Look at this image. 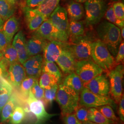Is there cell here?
I'll list each match as a JSON object with an SVG mask.
<instances>
[{"label":"cell","instance_id":"1","mask_svg":"<svg viewBox=\"0 0 124 124\" xmlns=\"http://www.w3.org/2000/svg\"><path fill=\"white\" fill-rule=\"evenodd\" d=\"M96 31L99 40L115 58L122 40L120 29L108 21H103L98 25Z\"/></svg>","mask_w":124,"mask_h":124},{"label":"cell","instance_id":"2","mask_svg":"<svg viewBox=\"0 0 124 124\" xmlns=\"http://www.w3.org/2000/svg\"><path fill=\"white\" fill-rule=\"evenodd\" d=\"M80 95L63 84L58 85L55 99L61 110L62 117L72 114L79 105Z\"/></svg>","mask_w":124,"mask_h":124},{"label":"cell","instance_id":"3","mask_svg":"<svg viewBox=\"0 0 124 124\" xmlns=\"http://www.w3.org/2000/svg\"><path fill=\"white\" fill-rule=\"evenodd\" d=\"M84 7L85 22L88 26L100 22L108 8L105 0H87L85 2Z\"/></svg>","mask_w":124,"mask_h":124},{"label":"cell","instance_id":"4","mask_svg":"<svg viewBox=\"0 0 124 124\" xmlns=\"http://www.w3.org/2000/svg\"><path fill=\"white\" fill-rule=\"evenodd\" d=\"M91 57L93 61L100 67L103 70H110L115 63L114 57L100 40L93 42L92 46Z\"/></svg>","mask_w":124,"mask_h":124},{"label":"cell","instance_id":"5","mask_svg":"<svg viewBox=\"0 0 124 124\" xmlns=\"http://www.w3.org/2000/svg\"><path fill=\"white\" fill-rule=\"evenodd\" d=\"M75 73L82 81L84 86L95 77L102 74L103 70L91 59L77 61L76 62Z\"/></svg>","mask_w":124,"mask_h":124},{"label":"cell","instance_id":"6","mask_svg":"<svg viewBox=\"0 0 124 124\" xmlns=\"http://www.w3.org/2000/svg\"><path fill=\"white\" fill-rule=\"evenodd\" d=\"M124 67L119 64L109 71L108 78L110 84V92L112 99L115 103H119L122 96V80Z\"/></svg>","mask_w":124,"mask_h":124},{"label":"cell","instance_id":"7","mask_svg":"<svg viewBox=\"0 0 124 124\" xmlns=\"http://www.w3.org/2000/svg\"><path fill=\"white\" fill-rule=\"evenodd\" d=\"M115 103L111 98L96 94L85 87L80 94L79 104L88 108H96L105 105L113 106Z\"/></svg>","mask_w":124,"mask_h":124},{"label":"cell","instance_id":"8","mask_svg":"<svg viewBox=\"0 0 124 124\" xmlns=\"http://www.w3.org/2000/svg\"><path fill=\"white\" fill-rule=\"evenodd\" d=\"M93 42L88 37L83 36L72 39V43L69 45L76 61L90 59L92 58Z\"/></svg>","mask_w":124,"mask_h":124},{"label":"cell","instance_id":"9","mask_svg":"<svg viewBox=\"0 0 124 124\" xmlns=\"http://www.w3.org/2000/svg\"><path fill=\"white\" fill-rule=\"evenodd\" d=\"M34 33L38 35L48 41L53 40L67 42L69 36L60 31L47 18L35 31Z\"/></svg>","mask_w":124,"mask_h":124},{"label":"cell","instance_id":"10","mask_svg":"<svg viewBox=\"0 0 124 124\" xmlns=\"http://www.w3.org/2000/svg\"><path fill=\"white\" fill-rule=\"evenodd\" d=\"M96 94L108 97L110 92V84L108 76L104 74L98 75L84 85Z\"/></svg>","mask_w":124,"mask_h":124},{"label":"cell","instance_id":"11","mask_svg":"<svg viewBox=\"0 0 124 124\" xmlns=\"http://www.w3.org/2000/svg\"><path fill=\"white\" fill-rule=\"evenodd\" d=\"M48 18L58 30L69 36V20L64 8L58 5Z\"/></svg>","mask_w":124,"mask_h":124},{"label":"cell","instance_id":"12","mask_svg":"<svg viewBox=\"0 0 124 124\" xmlns=\"http://www.w3.org/2000/svg\"><path fill=\"white\" fill-rule=\"evenodd\" d=\"M55 62L65 74L69 75L75 72L76 60L69 44L62 50Z\"/></svg>","mask_w":124,"mask_h":124},{"label":"cell","instance_id":"13","mask_svg":"<svg viewBox=\"0 0 124 124\" xmlns=\"http://www.w3.org/2000/svg\"><path fill=\"white\" fill-rule=\"evenodd\" d=\"M22 11L27 25L31 31H36L48 18L37 9H32L25 6H23Z\"/></svg>","mask_w":124,"mask_h":124},{"label":"cell","instance_id":"14","mask_svg":"<svg viewBox=\"0 0 124 124\" xmlns=\"http://www.w3.org/2000/svg\"><path fill=\"white\" fill-rule=\"evenodd\" d=\"M27 102L30 108V110L36 116L37 120L45 122L54 116L59 114H51L48 113L45 109L43 102L29 95Z\"/></svg>","mask_w":124,"mask_h":124},{"label":"cell","instance_id":"15","mask_svg":"<svg viewBox=\"0 0 124 124\" xmlns=\"http://www.w3.org/2000/svg\"><path fill=\"white\" fill-rule=\"evenodd\" d=\"M43 62V56L40 54L29 58L22 64L25 69L26 76L38 80L42 73Z\"/></svg>","mask_w":124,"mask_h":124},{"label":"cell","instance_id":"16","mask_svg":"<svg viewBox=\"0 0 124 124\" xmlns=\"http://www.w3.org/2000/svg\"><path fill=\"white\" fill-rule=\"evenodd\" d=\"M26 77L24 68L18 62L9 66L6 80L12 86L18 88Z\"/></svg>","mask_w":124,"mask_h":124},{"label":"cell","instance_id":"17","mask_svg":"<svg viewBox=\"0 0 124 124\" xmlns=\"http://www.w3.org/2000/svg\"><path fill=\"white\" fill-rule=\"evenodd\" d=\"M67 44V42L56 40L48 41L42 52L43 61L56 62Z\"/></svg>","mask_w":124,"mask_h":124},{"label":"cell","instance_id":"18","mask_svg":"<svg viewBox=\"0 0 124 124\" xmlns=\"http://www.w3.org/2000/svg\"><path fill=\"white\" fill-rule=\"evenodd\" d=\"M12 45L17 52L19 62L23 64L30 57L27 52L26 40L22 31H18L15 35Z\"/></svg>","mask_w":124,"mask_h":124},{"label":"cell","instance_id":"19","mask_svg":"<svg viewBox=\"0 0 124 124\" xmlns=\"http://www.w3.org/2000/svg\"><path fill=\"white\" fill-rule=\"evenodd\" d=\"M48 41L45 40L35 33L26 41L27 52L30 57L42 53Z\"/></svg>","mask_w":124,"mask_h":124},{"label":"cell","instance_id":"20","mask_svg":"<svg viewBox=\"0 0 124 124\" xmlns=\"http://www.w3.org/2000/svg\"><path fill=\"white\" fill-rule=\"evenodd\" d=\"M68 16L70 20H80L85 16V10L81 3L71 0L67 6Z\"/></svg>","mask_w":124,"mask_h":124},{"label":"cell","instance_id":"21","mask_svg":"<svg viewBox=\"0 0 124 124\" xmlns=\"http://www.w3.org/2000/svg\"><path fill=\"white\" fill-rule=\"evenodd\" d=\"M19 28V23L18 18L15 16H12L4 23L2 31L8 38L10 41H12L13 36L18 32Z\"/></svg>","mask_w":124,"mask_h":124},{"label":"cell","instance_id":"22","mask_svg":"<svg viewBox=\"0 0 124 124\" xmlns=\"http://www.w3.org/2000/svg\"><path fill=\"white\" fill-rule=\"evenodd\" d=\"M13 92L11 85L4 79L0 81V114L2 108L8 101Z\"/></svg>","mask_w":124,"mask_h":124},{"label":"cell","instance_id":"23","mask_svg":"<svg viewBox=\"0 0 124 124\" xmlns=\"http://www.w3.org/2000/svg\"><path fill=\"white\" fill-rule=\"evenodd\" d=\"M62 84L72 89L79 95L84 87L82 81L75 72L67 75Z\"/></svg>","mask_w":124,"mask_h":124},{"label":"cell","instance_id":"24","mask_svg":"<svg viewBox=\"0 0 124 124\" xmlns=\"http://www.w3.org/2000/svg\"><path fill=\"white\" fill-rule=\"evenodd\" d=\"M18 98L14 93L12 94L8 101L5 104L1 111V121L4 122L10 119L18 104Z\"/></svg>","mask_w":124,"mask_h":124},{"label":"cell","instance_id":"25","mask_svg":"<svg viewBox=\"0 0 124 124\" xmlns=\"http://www.w3.org/2000/svg\"><path fill=\"white\" fill-rule=\"evenodd\" d=\"M2 59L8 66L12 64L19 62L17 52L11 44L8 45L2 51Z\"/></svg>","mask_w":124,"mask_h":124},{"label":"cell","instance_id":"26","mask_svg":"<svg viewBox=\"0 0 124 124\" xmlns=\"http://www.w3.org/2000/svg\"><path fill=\"white\" fill-rule=\"evenodd\" d=\"M88 120L98 124H115L117 123L106 118L95 108H89Z\"/></svg>","mask_w":124,"mask_h":124},{"label":"cell","instance_id":"27","mask_svg":"<svg viewBox=\"0 0 124 124\" xmlns=\"http://www.w3.org/2000/svg\"><path fill=\"white\" fill-rule=\"evenodd\" d=\"M61 0H44L36 8L47 18L59 5Z\"/></svg>","mask_w":124,"mask_h":124},{"label":"cell","instance_id":"28","mask_svg":"<svg viewBox=\"0 0 124 124\" xmlns=\"http://www.w3.org/2000/svg\"><path fill=\"white\" fill-rule=\"evenodd\" d=\"M84 33V25L83 22L69 20V36H71L72 40L83 36Z\"/></svg>","mask_w":124,"mask_h":124},{"label":"cell","instance_id":"29","mask_svg":"<svg viewBox=\"0 0 124 124\" xmlns=\"http://www.w3.org/2000/svg\"><path fill=\"white\" fill-rule=\"evenodd\" d=\"M39 85L44 90L49 88L60 83L59 81L54 75L47 72H42L39 77Z\"/></svg>","mask_w":124,"mask_h":124},{"label":"cell","instance_id":"30","mask_svg":"<svg viewBox=\"0 0 124 124\" xmlns=\"http://www.w3.org/2000/svg\"><path fill=\"white\" fill-rule=\"evenodd\" d=\"M16 6L9 3L7 0H0V17L4 21L13 16Z\"/></svg>","mask_w":124,"mask_h":124},{"label":"cell","instance_id":"31","mask_svg":"<svg viewBox=\"0 0 124 124\" xmlns=\"http://www.w3.org/2000/svg\"><path fill=\"white\" fill-rule=\"evenodd\" d=\"M42 72H47L55 76L60 82L61 81L62 73L55 62L43 61L42 67Z\"/></svg>","mask_w":124,"mask_h":124},{"label":"cell","instance_id":"32","mask_svg":"<svg viewBox=\"0 0 124 124\" xmlns=\"http://www.w3.org/2000/svg\"><path fill=\"white\" fill-rule=\"evenodd\" d=\"M38 80L35 78L26 76L23 80L21 84L18 87L21 95L24 97H28L32 87Z\"/></svg>","mask_w":124,"mask_h":124},{"label":"cell","instance_id":"33","mask_svg":"<svg viewBox=\"0 0 124 124\" xmlns=\"http://www.w3.org/2000/svg\"><path fill=\"white\" fill-rule=\"evenodd\" d=\"M104 17H105L108 21L111 23L116 26L120 28L124 27V20H120L116 18L114 12L112 5L109 6L108 8Z\"/></svg>","mask_w":124,"mask_h":124},{"label":"cell","instance_id":"34","mask_svg":"<svg viewBox=\"0 0 124 124\" xmlns=\"http://www.w3.org/2000/svg\"><path fill=\"white\" fill-rule=\"evenodd\" d=\"M58 88V85H56L50 88L44 89V98L42 100L46 105H51L55 99Z\"/></svg>","mask_w":124,"mask_h":124},{"label":"cell","instance_id":"35","mask_svg":"<svg viewBox=\"0 0 124 124\" xmlns=\"http://www.w3.org/2000/svg\"><path fill=\"white\" fill-rule=\"evenodd\" d=\"M25 117V110L22 107L17 106L10 118V123L11 124H21L24 119Z\"/></svg>","mask_w":124,"mask_h":124},{"label":"cell","instance_id":"36","mask_svg":"<svg viewBox=\"0 0 124 124\" xmlns=\"http://www.w3.org/2000/svg\"><path fill=\"white\" fill-rule=\"evenodd\" d=\"M102 115L109 120L118 121V119L115 115L112 108L109 105H105L96 108Z\"/></svg>","mask_w":124,"mask_h":124},{"label":"cell","instance_id":"37","mask_svg":"<svg viewBox=\"0 0 124 124\" xmlns=\"http://www.w3.org/2000/svg\"><path fill=\"white\" fill-rule=\"evenodd\" d=\"M74 112L76 117L81 123L88 120L89 108L83 106L79 105L75 108Z\"/></svg>","mask_w":124,"mask_h":124},{"label":"cell","instance_id":"38","mask_svg":"<svg viewBox=\"0 0 124 124\" xmlns=\"http://www.w3.org/2000/svg\"><path fill=\"white\" fill-rule=\"evenodd\" d=\"M44 90L40 87L37 80L32 87L29 95H31L38 100H43L44 98Z\"/></svg>","mask_w":124,"mask_h":124},{"label":"cell","instance_id":"39","mask_svg":"<svg viewBox=\"0 0 124 124\" xmlns=\"http://www.w3.org/2000/svg\"><path fill=\"white\" fill-rule=\"evenodd\" d=\"M112 6L116 18L120 20H124V3L120 1L115 2Z\"/></svg>","mask_w":124,"mask_h":124},{"label":"cell","instance_id":"40","mask_svg":"<svg viewBox=\"0 0 124 124\" xmlns=\"http://www.w3.org/2000/svg\"><path fill=\"white\" fill-rule=\"evenodd\" d=\"M63 120L65 124H81L82 123L77 119L75 114H69L63 116Z\"/></svg>","mask_w":124,"mask_h":124},{"label":"cell","instance_id":"41","mask_svg":"<svg viewBox=\"0 0 124 124\" xmlns=\"http://www.w3.org/2000/svg\"><path fill=\"white\" fill-rule=\"evenodd\" d=\"M8 38L4 32L1 30L0 31V50L2 51L9 44H11Z\"/></svg>","mask_w":124,"mask_h":124},{"label":"cell","instance_id":"42","mask_svg":"<svg viewBox=\"0 0 124 124\" xmlns=\"http://www.w3.org/2000/svg\"><path fill=\"white\" fill-rule=\"evenodd\" d=\"M9 66L1 59L0 60V79H6Z\"/></svg>","mask_w":124,"mask_h":124},{"label":"cell","instance_id":"43","mask_svg":"<svg viewBox=\"0 0 124 124\" xmlns=\"http://www.w3.org/2000/svg\"><path fill=\"white\" fill-rule=\"evenodd\" d=\"M124 43L122 41L119 48L118 52L115 56V62L116 63H120L124 60Z\"/></svg>","mask_w":124,"mask_h":124},{"label":"cell","instance_id":"44","mask_svg":"<svg viewBox=\"0 0 124 124\" xmlns=\"http://www.w3.org/2000/svg\"><path fill=\"white\" fill-rule=\"evenodd\" d=\"M44 0H26L24 6L32 9H36Z\"/></svg>","mask_w":124,"mask_h":124},{"label":"cell","instance_id":"45","mask_svg":"<svg viewBox=\"0 0 124 124\" xmlns=\"http://www.w3.org/2000/svg\"><path fill=\"white\" fill-rule=\"evenodd\" d=\"M119 115L120 119L122 122L124 121V96L122 94L119 102Z\"/></svg>","mask_w":124,"mask_h":124},{"label":"cell","instance_id":"46","mask_svg":"<svg viewBox=\"0 0 124 124\" xmlns=\"http://www.w3.org/2000/svg\"><path fill=\"white\" fill-rule=\"evenodd\" d=\"M7 0L11 4L14 6H16V5L18 3L20 0Z\"/></svg>","mask_w":124,"mask_h":124},{"label":"cell","instance_id":"47","mask_svg":"<svg viewBox=\"0 0 124 124\" xmlns=\"http://www.w3.org/2000/svg\"><path fill=\"white\" fill-rule=\"evenodd\" d=\"M4 21L2 20V19L0 17V31L2 30V27L4 24Z\"/></svg>","mask_w":124,"mask_h":124},{"label":"cell","instance_id":"48","mask_svg":"<svg viewBox=\"0 0 124 124\" xmlns=\"http://www.w3.org/2000/svg\"><path fill=\"white\" fill-rule=\"evenodd\" d=\"M121 29H120V34H121V37L122 38V39H124V27H122L121 28Z\"/></svg>","mask_w":124,"mask_h":124},{"label":"cell","instance_id":"49","mask_svg":"<svg viewBox=\"0 0 124 124\" xmlns=\"http://www.w3.org/2000/svg\"><path fill=\"white\" fill-rule=\"evenodd\" d=\"M97 124V123H94V122H92V121H89V120H88V121H85V122H82V124Z\"/></svg>","mask_w":124,"mask_h":124},{"label":"cell","instance_id":"50","mask_svg":"<svg viewBox=\"0 0 124 124\" xmlns=\"http://www.w3.org/2000/svg\"><path fill=\"white\" fill-rule=\"evenodd\" d=\"M75 1L77 2H79V3H84L86 1H87V0H74Z\"/></svg>","mask_w":124,"mask_h":124},{"label":"cell","instance_id":"51","mask_svg":"<svg viewBox=\"0 0 124 124\" xmlns=\"http://www.w3.org/2000/svg\"><path fill=\"white\" fill-rule=\"evenodd\" d=\"M35 124H46L45 123V122H42V121H40L37 120Z\"/></svg>","mask_w":124,"mask_h":124},{"label":"cell","instance_id":"52","mask_svg":"<svg viewBox=\"0 0 124 124\" xmlns=\"http://www.w3.org/2000/svg\"><path fill=\"white\" fill-rule=\"evenodd\" d=\"M2 51L0 50V60L2 59Z\"/></svg>","mask_w":124,"mask_h":124},{"label":"cell","instance_id":"53","mask_svg":"<svg viewBox=\"0 0 124 124\" xmlns=\"http://www.w3.org/2000/svg\"><path fill=\"white\" fill-rule=\"evenodd\" d=\"M111 1H113V2H119V1H122V0H110Z\"/></svg>","mask_w":124,"mask_h":124},{"label":"cell","instance_id":"54","mask_svg":"<svg viewBox=\"0 0 124 124\" xmlns=\"http://www.w3.org/2000/svg\"><path fill=\"white\" fill-rule=\"evenodd\" d=\"M117 124V123H116V124Z\"/></svg>","mask_w":124,"mask_h":124}]
</instances>
